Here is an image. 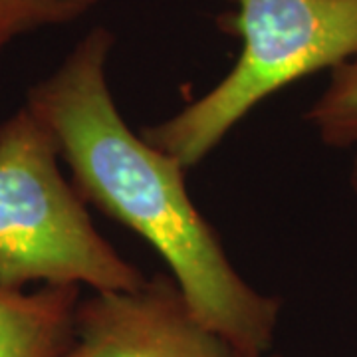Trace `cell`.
<instances>
[{
    "label": "cell",
    "mask_w": 357,
    "mask_h": 357,
    "mask_svg": "<svg viewBox=\"0 0 357 357\" xmlns=\"http://www.w3.org/2000/svg\"><path fill=\"white\" fill-rule=\"evenodd\" d=\"M351 187H354V191L357 192V153L356 159H354V165H351Z\"/></svg>",
    "instance_id": "cell-8"
},
{
    "label": "cell",
    "mask_w": 357,
    "mask_h": 357,
    "mask_svg": "<svg viewBox=\"0 0 357 357\" xmlns=\"http://www.w3.org/2000/svg\"><path fill=\"white\" fill-rule=\"evenodd\" d=\"M60 161L52 133L26 105L0 123V286L139 288L145 274L96 229Z\"/></svg>",
    "instance_id": "cell-2"
},
{
    "label": "cell",
    "mask_w": 357,
    "mask_h": 357,
    "mask_svg": "<svg viewBox=\"0 0 357 357\" xmlns=\"http://www.w3.org/2000/svg\"><path fill=\"white\" fill-rule=\"evenodd\" d=\"M102 0H0V54L32 32L76 22Z\"/></svg>",
    "instance_id": "cell-7"
},
{
    "label": "cell",
    "mask_w": 357,
    "mask_h": 357,
    "mask_svg": "<svg viewBox=\"0 0 357 357\" xmlns=\"http://www.w3.org/2000/svg\"><path fill=\"white\" fill-rule=\"evenodd\" d=\"M79 286H0V357H62L74 340Z\"/></svg>",
    "instance_id": "cell-5"
},
{
    "label": "cell",
    "mask_w": 357,
    "mask_h": 357,
    "mask_svg": "<svg viewBox=\"0 0 357 357\" xmlns=\"http://www.w3.org/2000/svg\"><path fill=\"white\" fill-rule=\"evenodd\" d=\"M62 357H282L250 354L195 316L169 274L135 290L79 300L74 340Z\"/></svg>",
    "instance_id": "cell-4"
},
{
    "label": "cell",
    "mask_w": 357,
    "mask_h": 357,
    "mask_svg": "<svg viewBox=\"0 0 357 357\" xmlns=\"http://www.w3.org/2000/svg\"><path fill=\"white\" fill-rule=\"evenodd\" d=\"M230 30L243 48L213 89L141 137L187 169L217 149L256 105L357 54V0H234Z\"/></svg>",
    "instance_id": "cell-3"
},
{
    "label": "cell",
    "mask_w": 357,
    "mask_h": 357,
    "mask_svg": "<svg viewBox=\"0 0 357 357\" xmlns=\"http://www.w3.org/2000/svg\"><path fill=\"white\" fill-rule=\"evenodd\" d=\"M307 121L321 143L357 147V54L332 70V77L312 107Z\"/></svg>",
    "instance_id": "cell-6"
},
{
    "label": "cell",
    "mask_w": 357,
    "mask_h": 357,
    "mask_svg": "<svg viewBox=\"0 0 357 357\" xmlns=\"http://www.w3.org/2000/svg\"><path fill=\"white\" fill-rule=\"evenodd\" d=\"M114 34L93 28L24 105L52 133L86 203L163 258L195 316L250 354H270L282 302L252 288L187 189V167L129 128L109 88Z\"/></svg>",
    "instance_id": "cell-1"
}]
</instances>
